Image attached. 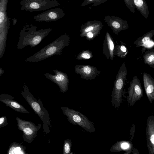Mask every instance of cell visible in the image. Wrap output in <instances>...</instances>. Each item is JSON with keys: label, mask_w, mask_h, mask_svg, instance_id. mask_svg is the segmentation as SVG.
Listing matches in <instances>:
<instances>
[{"label": "cell", "mask_w": 154, "mask_h": 154, "mask_svg": "<svg viewBox=\"0 0 154 154\" xmlns=\"http://www.w3.org/2000/svg\"><path fill=\"white\" fill-rule=\"evenodd\" d=\"M70 37L66 33L61 35L28 59L31 62H39L55 55L61 56L64 48L69 45Z\"/></svg>", "instance_id": "6da1fadb"}, {"label": "cell", "mask_w": 154, "mask_h": 154, "mask_svg": "<svg viewBox=\"0 0 154 154\" xmlns=\"http://www.w3.org/2000/svg\"><path fill=\"white\" fill-rule=\"evenodd\" d=\"M21 94L42 122L44 132L46 134H49L50 132V117L48 111L44 107L40 99L39 98L37 100L26 87Z\"/></svg>", "instance_id": "7a4b0ae2"}, {"label": "cell", "mask_w": 154, "mask_h": 154, "mask_svg": "<svg viewBox=\"0 0 154 154\" xmlns=\"http://www.w3.org/2000/svg\"><path fill=\"white\" fill-rule=\"evenodd\" d=\"M127 74V69L124 62L116 76L111 95V103L116 109L119 107L122 101Z\"/></svg>", "instance_id": "3957f363"}, {"label": "cell", "mask_w": 154, "mask_h": 154, "mask_svg": "<svg viewBox=\"0 0 154 154\" xmlns=\"http://www.w3.org/2000/svg\"><path fill=\"white\" fill-rule=\"evenodd\" d=\"M63 114L67 117V120L71 123L78 125L89 133L95 132L94 123L80 112L65 106L60 108Z\"/></svg>", "instance_id": "277c9868"}, {"label": "cell", "mask_w": 154, "mask_h": 154, "mask_svg": "<svg viewBox=\"0 0 154 154\" xmlns=\"http://www.w3.org/2000/svg\"><path fill=\"white\" fill-rule=\"evenodd\" d=\"M20 4L21 10L30 12L44 11L60 5L56 0H22Z\"/></svg>", "instance_id": "5b68a950"}, {"label": "cell", "mask_w": 154, "mask_h": 154, "mask_svg": "<svg viewBox=\"0 0 154 154\" xmlns=\"http://www.w3.org/2000/svg\"><path fill=\"white\" fill-rule=\"evenodd\" d=\"M16 120L18 129L23 132V140L28 143H32L37 136V132L41 128V124L37 126L32 122L21 119L18 117Z\"/></svg>", "instance_id": "8992f818"}, {"label": "cell", "mask_w": 154, "mask_h": 154, "mask_svg": "<svg viewBox=\"0 0 154 154\" xmlns=\"http://www.w3.org/2000/svg\"><path fill=\"white\" fill-rule=\"evenodd\" d=\"M127 101L128 104L133 106L135 103L143 96V91L140 80L136 76H134L128 89Z\"/></svg>", "instance_id": "52a82bcc"}, {"label": "cell", "mask_w": 154, "mask_h": 154, "mask_svg": "<svg viewBox=\"0 0 154 154\" xmlns=\"http://www.w3.org/2000/svg\"><path fill=\"white\" fill-rule=\"evenodd\" d=\"M53 71L55 73V75L45 73L44 74L45 76L57 85L60 88L61 92L65 93L68 90L69 83L67 74L57 69Z\"/></svg>", "instance_id": "ba28073f"}, {"label": "cell", "mask_w": 154, "mask_h": 154, "mask_svg": "<svg viewBox=\"0 0 154 154\" xmlns=\"http://www.w3.org/2000/svg\"><path fill=\"white\" fill-rule=\"evenodd\" d=\"M64 11L60 8L49 9L35 15L33 19L39 22H50L57 21L65 16Z\"/></svg>", "instance_id": "9c48e42d"}, {"label": "cell", "mask_w": 154, "mask_h": 154, "mask_svg": "<svg viewBox=\"0 0 154 154\" xmlns=\"http://www.w3.org/2000/svg\"><path fill=\"white\" fill-rule=\"evenodd\" d=\"M74 69L75 73L79 74L81 78L86 80L94 79L101 73L96 67L89 65H76Z\"/></svg>", "instance_id": "30bf717a"}, {"label": "cell", "mask_w": 154, "mask_h": 154, "mask_svg": "<svg viewBox=\"0 0 154 154\" xmlns=\"http://www.w3.org/2000/svg\"><path fill=\"white\" fill-rule=\"evenodd\" d=\"M103 20L117 35L120 31L127 29L129 27L128 22L118 17L107 15Z\"/></svg>", "instance_id": "8fae6325"}, {"label": "cell", "mask_w": 154, "mask_h": 154, "mask_svg": "<svg viewBox=\"0 0 154 154\" xmlns=\"http://www.w3.org/2000/svg\"><path fill=\"white\" fill-rule=\"evenodd\" d=\"M146 135L149 154H154V116H149L147 120Z\"/></svg>", "instance_id": "7c38bea8"}, {"label": "cell", "mask_w": 154, "mask_h": 154, "mask_svg": "<svg viewBox=\"0 0 154 154\" xmlns=\"http://www.w3.org/2000/svg\"><path fill=\"white\" fill-rule=\"evenodd\" d=\"M14 97L8 94L0 95V101L14 110L23 113L29 112L23 106L14 100Z\"/></svg>", "instance_id": "4fadbf2b"}, {"label": "cell", "mask_w": 154, "mask_h": 154, "mask_svg": "<svg viewBox=\"0 0 154 154\" xmlns=\"http://www.w3.org/2000/svg\"><path fill=\"white\" fill-rule=\"evenodd\" d=\"M114 41L109 32L107 31L104 36L103 45V53L108 60H113L115 55L113 54Z\"/></svg>", "instance_id": "5bb4252c"}, {"label": "cell", "mask_w": 154, "mask_h": 154, "mask_svg": "<svg viewBox=\"0 0 154 154\" xmlns=\"http://www.w3.org/2000/svg\"><path fill=\"white\" fill-rule=\"evenodd\" d=\"M142 73L146 93L149 101L152 103L154 100V79L147 73Z\"/></svg>", "instance_id": "9a60e30c"}, {"label": "cell", "mask_w": 154, "mask_h": 154, "mask_svg": "<svg viewBox=\"0 0 154 154\" xmlns=\"http://www.w3.org/2000/svg\"><path fill=\"white\" fill-rule=\"evenodd\" d=\"M133 148V144L131 141L121 140L113 144L110 150L115 152H124L123 154H130L132 152Z\"/></svg>", "instance_id": "2e32d148"}, {"label": "cell", "mask_w": 154, "mask_h": 154, "mask_svg": "<svg viewBox=\"0 0 154 154\" xmlns=\"http://www.w3.org/2000/svg\"><path fill=\"white\" fill-rule=\"evenodd\" d=\"M103 26L102 22L100 21H88L80 26V36L82 37H85L87 33L93 31L99 28H102Z\"/></svg>", "instance_id": "e0dca14e"}, {"label": "cell", "mask_w": 154, "mask_h": 154, "mask_svg": "<svg viewBox=\"0 0 154 154\" xmlns=\"http://www.w3.org/2000/svg\"><path fill=\"white\" fill-rule=\"evenodd\" d=\"M135 8L146 19L147 18L149 11L147 4L145 0H132Z\"/></svg>", "instance_id": "ac0fdd59"}, {"label": "cell", "mask_w": 154, "mask_h": 154, "mask_svg": "<svg viewBox=\"0 0 154 154\" xmlns=\"http://www.w3.org/2000/svg\"><path fill=\"white\" fill-rule=\"evenodd\" d=\"M154 35V29H152L138 38L134 42L136 47H144L152 40Z\"/></svg>", "instance_id": "d6986e66"}, {"label": "cell", "mask_w": 154, "mask_h": 154, "mask_svg": "<svg viewBox=\"0 0 154 154\" xmlns=\"http://www.w3.org/2000/svg\"><path fill=\"white\" fill-rule=\"evenodd\" d=\"M26 147L20 143L14 142L9 146L7 154H26Z\"/></svg>", "instance_id": "ffe728a7"}, {"label": "cell", "mask_w": 154, "mask_h": 154, "mask_svg": "<svg viewBox=\"0 0 154 154\" xmlns=\"http://www.w3.org/2000/svg\"><path fill=\"white\" fill-rule=\"evenodd\" d=\"M123 44V42H121V44L115 45L113 51L114 55H116L122 59L126 57L128 52L127 48Z\"/></svg>", "instance_id": "44dd1931"}, {"label": "cell", "mask_w": 154, "mask_h": 154, "mask_svg": "<svg viewBox=\"0 0 154 154\" xmlns=\"http://www.w3.org/2000/svg\"><path fill=\"white\" fill-rule=\"evenodd\" d=\"M144 63L149 67L154 68V49H151L145 52L143 55Z\"/></svg>", "instance_id": "7402d4cb"}, {"label": "cell", "mask_w": 154, "mask_h": 154, "mask_svg": "<svg viewBox=\"0 0 154 154\" xmlns=\"http://www.w3.org/2000/svg\"><path fill=\"white\" fill-rule=\"evenodd\" d=\"M8 0H0V25L8 19L6 10Z\"/></svg>", "instance_id": "603a6c76"}, {"label": "cell", "mask_w": 154, "mask_h": 154, "mask_svg": "<svg viewBox=\"0 0 154 154\" xmlns=\"http://www.w3.org/2000/svg\"><path fill=\"white\" fill-rule=\"evenodd\" d=\"M93 57V55L92 51L89 50H84L78 54L76 59L78 60H88Z\"/></svg>", "instance_id": "cb8c5ba5"}, {"label": "cell", "mask_w": 154, "mask_h": 154, "mask_svg": "<svg viewBox=\"0 0 154 154\" xmlns=\"http://www.w3.org/2000/svg\"><path fill=\"white\" fill-rule=\"evenodd\" d=\"M108 0H84L81 5V6L84 7L91 4H93L89 8V9H90L92 7L99 5L106 2Z\"/></svg>", "instance_id": "d4e9b609"}, {"label": "cell", "mask_w": 154, "mask_h": 154, "mask_svg": "<svg viewBox=\"0 0 154 154\" xmlns=\"http://www.w3.org/2000/svg\"><path fill=\"white\" fill-rule=\"evenodd\" d=\"M72 141L70 139H65L64 140L63 147V154H72L71 152Z\"/></svg>", "instance_id": "484cf974"}, {"label": "cell", "mask_w": 154, "mask_h": 154, "mask_svg": "<svg viewBox=\"0 0 154 154\" xmlns=\"http://www.w3.org/2000/svg\"><path fill=\"white\" fill-rule=\"evenodd\" d=\"M102 29L100 28L93 31L89 32L86 33L85 37L88 40H92L100 33Z\"/></svg>", "instance_id": "4316f807"}, {"label": "cell", "mask_w": 154, "mask_h": 154, "mask_svg": "<svg viewBox=\"0 0 154 154\" xmlns=\"http://www.w3.org/2000/svg\"><path fill=\"white\" fill-rule=\"evenodd\" d=\"M124 1L125 5L129 10L133 13H134L135 7L132 0H124Z\"/></svg>", "instance_id": "83f0119b"}, {"label": "cell", "mask_w": 154, "mask_h": 154, "mask_svg": "<svg viewBox=\"0 0 154 154\" xmlns=\"http://www.w3.org/2000/svg\"><path fill=\"white\" fill-rule=\"evenodd\" d=\"M8 124L7 117L5 116L0 117V128H3Z\"/></svg>", "instance_id": "f1b7e54d"}, {"label": "cell", "mask_w": 154, "mask_h": 154, "mask_svg": "<svg viewBox=\"0 0 154 154\" xmlns=\"http://www.w3.org/2000/svg\"><path fill=\"white\" fill-rule=\"evenodd\" d=\"M135 131V125H133L132 126V127L131 128L130 133V135L131 137L130 140H132L133 138L134 135Z\"/></svg>", "instance_id": "f546056e"}, {"label": "cell", "mask_w": 154, "mask_h": 154, "mask_svg": "<svg viewBox=\"0 0 154 154\" xmlns=\"http://www.w3.org/2000/svg\"><path fill=\"white\" fill-rule=\"evenodd\" d=\"M132 151H135V152H133L132 153L133 154H139V152H138V150L136 148H133Z\"/></svg>", "instance_id": "4dcf8cb0"}, {"label": "cell", "mask_w": 154, "mask_h": 154, "mask_svg": "<svg viewBox=\"0 0 154 154\" xmlns=\"http://www.w3.org/2000/svg\"><path fill=\"white\" fill-rule=\"evenodd\" d=\"M13 24L15 25L17 23V19L15 18H14L13 19Z\"/></svg>", "instance_id": "1f68e13d"}]
</instances>
